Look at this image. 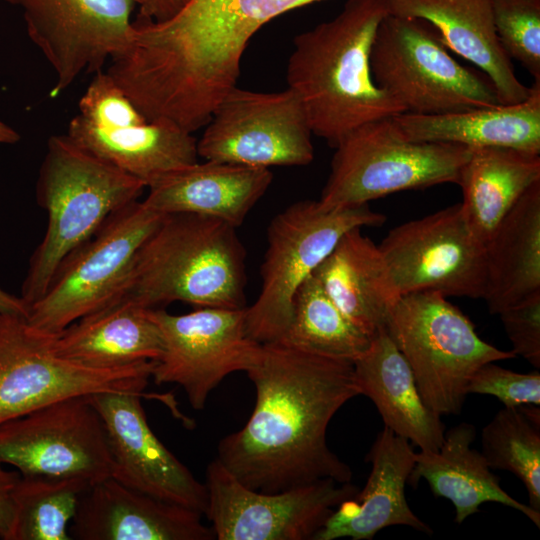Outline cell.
Wrapping results in <instances>:
<instances>
[{
  "label": "cell",
  "mask_w": 540,
  "mask_h": 540,
  "mask_svg": "<svg viewBox=\"0 0 540 540\" xmlns=\"http://www.w3.org/2000/svg\"><path fill=\"white\" fill-rule=\"evenodd\" d=\"M314 0H186L164 21L137 17L107 73L149 121L193 133L237 86L252 36Z\"/></svg>",
  "instance_id": "1"
},
{
  "label": "cell",
  "mask_w": 540,
  "mask_h": 540,
  "mask_svg": "<svg viewBox=\"0 0 540 540\" xmlns=\"http://www.w3.org/2000/svg\"><path fill=\"white\" fill-rule=\"evenodd\" d=\"M256 402L245 426L224 437L217 459L243 485L276 493L321 479L352 480L327 444L337 411L360 395L353 362L281 342L261 344L246 371Z\"/></svg>",
  "instance_id": "2"
},
{
  "label": "cell",
  "mask_w": 540,
  "mask_h": 540,
  "mask_svg": "<svg viewBox=\"0 0 540 540\" xmlns=\"http://www.w3.org/2000/svg\"><path fill=\"white\" fill-rule=\"evenodd\" d=\"M389 0H348L333 19L298 34L286 71L314 135L335 147L356 128L406 112L378 87L370 54Z\"/></svg>",
  "instance_id": "3"
},
{
  "label": "cell",
  "mask_w": 540,
  "mask_h": 540,
  "mask_svg": "<svg viewBox=\"0 0 540 540\" xmlns=\"http://www.w3.org/2000/svg\"><path fill=\"white\" fill-rule=\"evenodd\" d=\"M245 257L230 224L192 213L166 214L137 253L118 301L150 309L177 301L245 308Z\"/></svg>",
  "instance_id": "4"
},
{
  "label": "cell",
  "mask_w": 540,
  "mask_h": 540,
  "mask_svg": "<svg viewBox=\"0 0 540 540\" xmlns=\"http://www.w3.org/2000/svg\"><path fill=\"white\" fill-rule=\"evenodd\" d=\"M146 188L142 181L91 154L66 134L49 138L37 182L38 202L48 216L47 229L29 260L20 296L28 309L44 295L66 257L110 215L139 200Z\"/></svg>",
  "instance_id": "5"
},
{
  "label": "cell",
  "mask_w": 540,
  "mask_h": 540,
  "mask_svg": "<svg viewBox=\"0 0 540 540\" xmlns=\"http://www.w3.org/2000/svg\"><path fill=\"white\" fill-rule=\"evenodd\" d=\"M387 331L407 360L426 405L439 415H457L467 385L482 365L515 358L482 340L471 320L433 291L401 295Z\"/></svg>",
  "instance_id": "6"
},
{
  "label": "cell",
  "mask_w": 540,
  "mask_h": 540,
  "mask_svg": "<svg viewBox=\"0 0 540 540\" xmlns=\"http://www.w3.org/2000/svg\"><path fill=\"white\" fill-rule=\"evenodd\" d=\"M334 148L318 200L326 209L367 205L391 193L458 183L471 149L408 138L393 117L366 123Z\"/></svg>",
  "instance_id": "7"
},
{
  "label": "cell",
  "mask_w": 540,
  "mask_h": 540,
  "mask_svg": "<svg viewBox=\"0 0 540 540\" xmlns=\"http://www.w3.org/2000/svg\"><path fill=\"white\" fill-rule=\"evenodd\" d=\"M370 66L376 85L406 112L434 115L501 105L489 79L457 62L420 19L388 14L376 31Z\"/></svg>",
  "instance_id": "8"
},
{
  "label": "cell",
  "mask_w": 540,
  "mask_h": 540,
  "mask_svg": "<svg viewBox=\"0 0 540 540\" xmlns=\"http://www.w3.org/2000/svg\"><path fill=\"white\" fill-rule=\"evenodd\" d=\"M384 221L383 214L367 205L326 209L312 200L296 202L277 214L267 231L261 290L245 308L248 335L259 344L279 341L290 324L296 291L342 235Z\"/></svg>",
  "instance_id": "9"
},
{
  "label": "cell",
  "mask_w": 540,
  "mask_h": 540,
  "mask_svg": "<svg viewBox=\"0 0 540 540\" xmlns=\"http://www.w3.org/2000/svg\"><path fill=\"white\" fill-rule=\"evenodd\" d=\"M163 217L139 200L110 215L62 262L44 295L29 307L28 325L52 337L117 302L137 253Z\"/></svg>",
  "instance_id": "10"
},
{
  "label": "cell",
  "mask_w": 540,
  "mask_h": 540,
  "mask_svg": "<svg viewBox=\"0 0 540 540\" xmlns=\"http://www.w3.org/2000/svg\"><path fill=\"white\" fill-rule=\"evenodd\" d=\"M153 365H81L55 354L24 317L0 314V424L67 398L106 392L144 395Z\"/></svg>",
  "instance_id": "11"
},
{
  "label": "cell",
  "mask_w": 540,
  "mask_h": 540,
  "mask_svg": "<svg viewBox=\"0 0 540 540\" xmlns=\"http://www.w3.org/2000/svg\"><path fill=\"white\" fill-rule=\"evenodd\" d=\"M207 508L218 540H313L333 512L358 488L321 479L263 493L238 481L216 458L206 470Z\"/></svg>",
  "instance_id": "12"
},
{
  "label": "cell",
  "mask_w": 540,
  "mask_h": 540,
  "mask_svg": "<svg viewBox=\"0 0 540 540\" xmlns=\"http://www.w3.org/2000/svg\"><path fill=\"white\" fill-rule=\"evenodd\" d=\"M197 140L205 160L253 167L304 166L314 147L304 108L290 88L256 92L234 87Z\"/></svg>",
  "instance_id": "13"
},
{
  "label": "cell",
  "mask_w": 540,
  "mask_h": 540,
  "mask_svg": "<svg viewBox=\"0 0 540 540\" xmlns=\"http://www.w3.org/2000/svg\"><path fill=\"white\" fill-rule=\"evenodd\" d=\"M0 464L21 475L90 484L110 477L107 436L90 396L60 400L0 424Z\"/></svg>",
  "instance_id": "14"
},
{
  "label": "cell",
  "mask_w": 540,
  "mask_h": 540,
  "mask_svg": "<svg viewBox=\"0 0 540 540\" xmlns=\"http://www.w3.org/2000/svg\"><path fill=\"white\" fill-rule=\"evenodd\" d=\"M378 247L399 296L421 291L484 296V245L472 234L460 203L391 229Z\"/></svg>",
  "instance_id": "15"
},
{
  "label": "cell",
  "mask_w": 540,
  "mask_h": 540,
  "mask_svg": "<svg viewBox=\"0 0 540 540\" xmlns=\"http://www.w3.org/2000/svg\"><path fill=\"white\" fill-rule=\"evenodd\" d=\"M245 308L201 307L183 315L149 309L163 342L152 368L153 381L181 386L192 408L202 410L226 376L246 372L259 354L261 344L246 330Z\"/></svg>",
  "instance_id": "16"
},
{
  "label": "cell",
  "mask_w": 540,
  "mask_h": 540,
  "mask_svg": "<svg viewBox=\"0 0 540 540\" xmlns=\"http://www.w3.org/2000/svg\"><path fill=\"white\" fill-rule=\"evenodd\" d=\"M22 10L29 38L53 68L50 97L95 74L126 43L132 0H5Z\"/></svg>",
  "instance_id": "17"
},
{
  "label": "cell",
  "mask_w": 540,
  "mask_h": 540,
  "mask_svg": "<svg viewBox=\"0 0 540 540\" xmlns=\"http://www.w3.org/2000/svg\"><path fill=\"white\" fill-rule=\"evenodd\" d=\"M142 396L116 392L90 396L105 428L111 477L130 489L204 515L206 485L156 437L146 420Z\"/></svg>",
  "instance_id": "18"
},
{
  "label": "cell",
  "mask_w": 540,
  "mask_h": 540,
  "mask_svg": "<svg viewBox=\"0 0 540 540\" xmlns=\"http://www.w3.org/2000/svg\"><path fill=\"white\" fill-rule=\"evenodd\" d=\"M202 514L130 489L113 477L83 492L69 534L78 540H212Z\"/></svg>",
  "instance_id": "19"
},
{
  "label": "cell",
  "mask_w": 540,
  "mask_h": 540,
  "mask_svg": "<svg viewBox=\"0 0 540 540\" xmlns=\"http://www.w3.org/2000/svg\"><path fill=\"white\" fill-rule=\"evenodd\" d=\"M416 453L407 439L384 426L367 454L371 472L364 488L333 512L313 540H369L395 525L432 534L431 527L412 511L405 494Z\"/></svg>",
  "instance_id": "20"
},
{
  "label": "cell",
  "mask_w": 540,
  "mask_h": 540,
  "mask_svg": "<svg viewBox=\"0 0 540 540\" xmlns=\"http://www.w3.org/2000/svg\"><path fill=\"white\" fill-rule=\"evenodd\" d=\"M390 13L420 19L450 49L480 68L492 83L501 105L522 102L531 87L514 72L494 24L491 0H389Z\"/></svg>",
  "instance_id": "21"
},
{
  "label": "cell",
  "mask_w": 540,
  "mask_h": 540,
  "mask_svg": "<svg viewBox=\"0 0 540 540\" xmlns=\"http://www.w3.org/2000/svg\"><path fill=\"white\" fill-rule=\"evenodd\" d=\"M269 168L206 160L177 169L148 187L142 200L161 214L192 213L239 227L272 182Z\"/></svg>",
  "instance_id": "22"
},
{
  "label": "cell",
  "mask_w": 540,
  "mask_h": 540,
  "mask_svg": "<svg viewBox=\"0 0 540 540\" xmlns=\"http://www.w3.org/2000/svg\"><path fill=\"white\" fill-rule=\"evenodd\" d=\"M353 365L360 395L374 403L385 427L420 450L440 448L445 434L441 415L424 402L410 365L387 330L374 336Z\"/></svg>",
  "instance_id": "23"
},
{
  "label": "cell",
  "mask_w": 540,
  "mask_h": 540,
  "mask_svg": "<svg viewBox=\"0 0 540 540\" xmlns=\"http://www.w3.org/2000/svg\"><path fill=\"white\" fill-rule=\"evenodd\" d=\"M145 308L117 301L45 336L52 351L97 369H117L157 360L163 351L160 330Z\"/></svg>",
  "instance_id": "24"
},
{
  "label": "cell",
  "mask_w": 540,
  "mask_h": 540,
  "mask_svg": "<svg viewBox=\"0 0 540 540\" xmlns=\"http://www.w3.org/2000/svg\"><path fill=\"white\" fill-rule=\"evenodd\" d=\"M475 427L462 422L445 431L437 451L416 453L409 482L416 487L423 478L433 495L449 500L455 509V522L463 523L481 505L495 502L524 514L538 528L540 512L513 498L501 486L481 452L471 447Z\"/></svg>",
  "instance_id": "25"
},
{
  "label": "cell",
  "mask_w": 540,
  "mask_h": 540,
  "mask_svg": "<svg viewBox=\"0 0 540 540\" xmlns=\"http://www.w3.org/2000/svg\"><path fill=\"white\" fill-rule=\"evenodd\" d=\"M312 274L340 310L371 336L387 330L400 297L378 245L348 230Z\"/></svg>",
  "instance_id": "26"
},
{
  "label": "cell",
  "mask_w": 540,
  "mask_h": 540,
  "mask_svg": "<svg viewBox=\"0 0 540 540\" xmlns=\"http://www.w3.org/2000/svg\"><path fill=\"white\" fill-rule=\"evenodd\" d=\"M66 135L147 188L167 174L197 162L199 157L192 133L165 120L105 128L77 114L70 120Z\"/></svg>",
  "instance_id": "27"
},
{
  "label": "cell",
  "mask_w": 540,
  "mask_h": 540,
  "mask_svg": "<svg viewBox=\"0 0 540 540\" xmlns=\"http://www.w3.org/2000/svg\"><path fill=\"white\" fill-rule=\"evenodd\" d=\"M393 120L417 141L540 154V81H534L528 98L519 103L434 115L404 112Z\"/></svg>",
  "instance_id": "28"
},
{
  "label": "cell",
  "mask_w": 540,
  "mask_h": 540,
  "mask_svg": "<svg viewBox=\"0 0 540 540\" xmlns=\"http://www.w3.org/2000/svg\"><path fill=\"white\" fill-rule=\"evenodd\" d=\"M483 299L492 314L540 292V181L501 220L484 244Z\"/></svg>",
  "instance_id": "29"
},
{
  "label": "cell",
  "mask_w": 540,
  "mask_h": 540,
  "mask_svg": "<svg viewBox=\"0 0 540 540\" xmlns=\"http://www.w3.org/2000/svg\"><path fill=\"white\" fill-rule=\"evenodd\" d=\"M540 181V154L507 147L471 149L461 169L462 213L484 245L521 196Z\"/></svg>",
  "instance_id": "30"
},
{
  "label": "cell",
  "mask_w": 540,
  "mask_h": 540,
  "mask_svg": "<svg viewBox=\"0 0 540 540\" xmlns=\"http://www.w3.org/2000/svg\"><path fill=\"white\" fill-rule=\"evenodd\" d=\"M373 338L340 310L311 274L296 291L290 324L277 342L353 362L368 350Z\"/></svg>",
  "instance_id": "31"
},
{
  "label": "cell",
  "mask_w": 540,
  "mask_h": 540,
  "mask_svg": "<svg viewBox=\"0 0 540 540\" xmlns=\"http://www.w3.org/2000/svg\"><path fill=\"white\" fill-rule=\"evenodd\" d=\"M482 454L491 469L509 471L524 484L529 506L540 512V409L504 407L483 428Z\"/></svg>",
  "instance_id": "32"
},
{
  "label": "cell",
  "mask_w": 540,
  "mask_h": 540,
  "mask_svg": "<svg viewBox=\"0 0 540 540\" xmlns=\"http://www.w3.org/2000/svg\"><path fill=\"white\" fill-rule=\"evenodd\" d=\"M89 485L81 478L21 475L13 489L12 540H71L68 526Z\"/></svg>",
  "instance_id": "33"
},
{
  "label": "cell",
  "mask_w": 540,
  "mask_h": 540,
  "mask_svg": "<svg viewBox=\"0 0 540 540\" xmlns=\"http://www.w3.org/2000/svg\"><path fill=\"white\" fill-rule=\"evenodd\" d=\"M491 6L502 47L540 81V0H491Z\"/></svg>",
  "instance_id": "34"
},
{
  "label": "cell",
  "mask_w": 540,
  "mask_h": 540,
  "mask_svg": "<svg viewBox=\"0 0 540 540\" xmlns=\"http://www.w3.org/2000/svg\"><path fill=\"white\" fill-rule=\"evenodd\" d=\"M93 78L79 100V113L83 119L99 127L139 125L146 117L116 81L101 70Z\"/></svg>",
  "instance_id": "35"
},
{
  "label": "cell",
  "mask_w": 540,
  "mask_h": 540,
  "mask_svg": "<svg viewBox=\"0 0 540 540\" xmlns=\"http://www.w3.org/2000/svg\"><path fill=\"white\" fill-rule=\"evenodd\" d=\"M496 397L504 407L540 404V373L515 372L494 362L479 367L467 385V394Z\"/></svg>",
  "instance_id": "36"
},
{
  "label": "cell",
  "mask_w": 540,
  "mask_h": 540,
  "mask_svg": "<svg viewBox=\"0 0 540 540\" xmlns=\"http://www.w3.org/2000/svg\"><path fill=\"white\" fill-rule=\"evenodd\" d=\"M498 315L512 344L511 351L539 369L540 292L527 296Z\"/></svg>",
  "instance_id": "37"
},
{
  "label": "cell",
  "mask_w": 540,
  "mask_h": 540,
  "mask_svg": "<svg viewBox=\"0 0 540 540\" xmlns=\"http://www.w3.org/2000/svg\"><path fill=\"white\" fill-rule=\"evenodd\" d=\"M18 471H10L0 464V539L12 540L15 525L13 489L20 478Z\"/></svg>",
  "instance_id": "38"
},
{
  "label": "cell",
  "mask_w": 540,
  "mask_h": 540,
  "mask_svg": "<svg viewBox=\"0 0 540 540\" xmlns=\"http://www.w3.org/2000/svg\"><path fill=\"white\" fill-rule=\"evenodd\" d=\"M140 8L139 17L164 21L172 17L183 5V0H132Z\"/></svg>",
  "instance_id": "39"
},
{
  "label": "cell",
  "mask_w": 540,
  "mask_h": 540,
  "mask_svg": "<svg viewBox=\"0 0 540 540\" xmlns=\"http://www.w3.org/2000/svg\"><path fill=\"white\" fill-rule=\"evenodd\" d=\"M0 314H10L26 318L28 306L20 296L11 294L0 286Z\"/></svg>",
  "instance_id": "40"
},
{
  "label": "cell",
  "mask_w": 540,
  "mask_h": 540,
  "mask_svg": "<svg viewBox=\"0 0 540 540\" xmlns=\"http://www.w3.org/2000/svg\"><path fill=\"white\" fill-rule=\"evenodd\" d=\"M20 140L19 133L8 124L0 120V145L15 144Z\"/></svg>",
  "instance_id": "41"
},
{
  "label": "cell",
  "mask_w": 540,
  "mask_h": 540,
  "mask_svg": "<svg viewBox=\"0 0 540 540\" xmlns=\"http://www.w3.org/2000/svg\"><path fill=\"white\" fill-rule=\"evenodd\" d=\"M186 0H183V3L185 2Z\"/></svg>",
  "instance_id": "42"
},
{
  "label": "cell",
  "mask_w": 540,
  "mask_h": 540,
  "mask_svg": "<svg viewBox=\"0 0 540 540\" xmlns=\"http://www.w3.org/2000/svg\"><path fill=\"white\" fill-rule=\"evenodd\" d=\"M315 1H319V0H314V2H315Z\"/></svg>",
  "instance_id": "43"
}]
</instances>
